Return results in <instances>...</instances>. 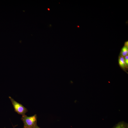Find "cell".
I'll list each match as a JSON object with an SVG mask.
<instances>
[{
	"label": "cell",
	"instance_id": "5",
	"mask_svg": "<svg viewBox=\"0 0 128 128\" xmlns=\"http://www.w3.org/2000/svg\"><path fill=\"white\" fill-rule=\"evenodd\" d=\"M114 128H126L125 125L123 123H119Z\"/></svg>",
	"mask_w": 128,
	"mask_h": 128
},
{
	"label": "cell",
	"instance_id": "7",
	"mask_svg": "<svg viewBox=\"0 0 128 128\" xmlns=\"http://www.w3.org/2000/svg\"><path fill=\"white\" fill-rule=\"evenodd\" d=\"M124 46H128V41L125 42Z\"/></svg>",
	"mask_w": 128,
	"mask_h": 128
},
{
	"label": "cell",
	"instance_id": "6",
	"mask_svg": "<svg viewBox=\"0 0 128 128\" xmlns=\"http://www.w3.org/2000/svg\"><path fill=\"white\" fill-rule=\"evenodd\" d=\"M124 61L126 66H128V55L124 57Z\"/></svg>",
	"mask_w": 128,
	"mask_h": 128
},
{
	"label": "cell",
	"instance_id": "4",
	"mask_svg": "<svg viewBox=\"0 0 128 128\" xmlns=\"http://www.w3.org/2000/svg\"><path fill=\"white\" fill-rule=\"evenodd\" d=\"M128 46H124L121 49V56L124 57L128 55Z\"/></svg>",
	"mask_w": 128,
	"mask_h": 128
},
{
	"label": "cell",
	"instance_id": "9",
	"mask_svg": "<svg viewBox=\"0 0 128 128\" xmlns=\"http://www.w3.org/2000/svg\"><path fill=\"white\" fill-rule=\"evenodd\" d=\"M48 9L49 10H50V9H49V8H48Z\"/></svg>",
	"mask_w": 128,
	"mask_h": 128
},
{
	"label": "cell",
	"instance_id": "1",
	"mask_svg": "<svg viewBox=\"0 0 128 128\" xmlns=\"http://www.w3.org/2000/svg\"><path fill=\"white\" fill-rule=\"evenodd\" d=\"M37 117L35 114L31 116L26 115L22 116L21 119L24 123L23 127L25 128H33L37 125Z\"/></svg>",
	"mask_w": 128,
	"mask_h": 128
},
{
	"label": "cell",
	"instance_id": "2",
	"mask_svg": "<svg viewBox=\"0 0 128 128\" xmlns=\"http://www.w3.org/2000/svg\"><path fill=\"white\" fill-rule=\"evenodd\" d=\"M9 98L13 106L14 111L22 116L25 115V114L28 111L27 109L22 104L15 101L11 96H9Z\"/></svg>",
	"mask_w": 128,
	"mask_h": 128
},
{
	"label": "cell",
	"instance_id": "8",
	"mask_svg": "<svg viewBox=\"0 0 128 128\" xmlns=\"http://www.w3.org/2000/svg\"><path fill=\"white\" fill-rule=\"evenodd\" d=\"M33 128H40L37 125Z\"/></svg>",
	"mask_w": 128,
	"mask_h": 128
},
{
	"label": "cell",
	"instance_id": "3",
	"mask_svg": "<svg viewBox=\"0 0 128 128\" xmlns=\"http://www.w3.org/2000/svg\"><path fill=\"white\" fill-rule=\"evenodd\" d=\"M119 63L120 66L123 69H125L127 67L125 62L124 57L121 56L119 57Z\"/></svg>",
	"mask_w": 128,
	"mask_h": 128
},
{
	"label": "cell",
	"instance_id": "11",
	"mask_svg": "<svg viewBox=\"0 0 128 128\" xmlns=\"http://www.w3.org/2000/svg\"><path fill=\"white\" fill-rule=\"evenodd\" d=\"M23 128H24V127H23Z\"/></svg>",
	"mask_w": 128,
	"mask_h": 128
},
{
	"label": "cell",
	"instance_id": "10",
	"mask_svg": "<svg viewBox=\"0 0 128 128\" xmlns=\"http://www.w3.org/2000/svg\"><path fill=\"white\" fill-rule=\"evenodd\" d=\"M15 128V127H13V128Z\"/></svg>",
	"mask_w": 128,
	"mask_h": 128
}]
</instances>
